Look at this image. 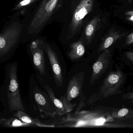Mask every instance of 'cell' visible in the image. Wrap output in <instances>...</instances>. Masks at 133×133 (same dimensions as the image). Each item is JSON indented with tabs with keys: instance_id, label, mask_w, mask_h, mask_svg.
I'll use <instances>...</instances> for the list:
<instances>
[{
	"instance_id": "obj_4",
	"label": "cell",
	"mask_w": 133,
	"mask_h": 133,
	"mask_svg": "<svg viewBox=\"0 0 133 133\" xmlns=\"http://www.w3.org/2000/svg\"><path fill=\"white\" fill-rule=\"evenodd\" d=\"M125 80V75L121 70L110 72L96 93L100 99L121 93V89Z\"/></svg>"
},
{
	"instance_id": "obj_9",
	"label": "cell",
	"mask_w": 133,
	"mask_h": 133,
	"mask_svg": "<svg viewBox=\"0 0 133 133\" xmlns=\"http://www.w3.org/2000/svg\"><path fill=\"white\" fill-rule=\"evenodd\" d=\"M33 95L36 104L41 113L47 117H54L57 114L46 93L35 87L33 90Z\"/></svg>"
},
{
	"instance_id": "obj_10",
	"label": "cell",
	"mask_w": 133,
	"mask_h": 133,
	"mask_svg": "<svg viewBox=\"0 0 133 133\" xmlns=\"http://www.w3.org/2000/svg\"><path fill=\"white\" fill-rule=\"evenodd\" d=\"M112 53L111 49L103 51L94 63L90 81L91 84H94L108 69L112 59Z\"/></svg>"
},
{
	"instance_id": "obj_15",
	"label": "cell",
	"mask_w": 133,
	"mask_h": 133,
	"mask_svg": "<svg viewBox=\"0 0 133 133\" xmlns=\"http://www.w3.org/2000/svg\"><path fill=\"white\" fill-rule=\"evenodd\" d=\"M127 34V32L121 33L115 30L111 31L102 41L99 46V52H103L108 49L117 39L122 38Z\"/></svg>"
},
{
	"instance_id": "obj_23",
	"label": "cell",
	"mask_w": 133,
	"mask_h": 133,
	"mask_svg": "<svg viewBox=\"0 0 133 133\" xmlns=\"http://www.w3.org/2000/svg\"><path fill=\"white\" fill-rule=\"evenodd\" d=\"M133 43V33L131 32L130 34H129L127 38L126 39L125 43L127 45H131Z\"/></svg>"
},
{
	"instance_id": "obj_22",
	"label": "cell",
	"mask_w": 133,
	"mask_h": 133,
	"mask_svg": "<svg viewBox=\"0 0 133 133\" xmlns=\"http://www.w3.org/2000/svg\"><path fill=\"white\" fill-rule=\"evenodd\" d=\"M126 15V19L127 21L133 23V11H127L124 14Z\"/></svg>"
},
{
	"instance_id": "obj_6",
	"label": "cell",
	"mask_w": 133,
	"mask_h": 133,
	"mask_svg": "<svg viewBox=\"0 0 133 133\" xmlns=\"http://www.w3.org/2000/svg\"><path fill=\"white\" fill-rule=\"evenodd\" d=\"M94 4V0H81L72 16L68 38H72L81 31L84 18L92 10Z\"/></svg>"
},
{
	"instance_id": "obj_12",
	"label": "cell",
	"mask_w": 133,
	"mask_h": 133,
	"mask_svg": "<svg viewBox=\"0 0 133 133\" xmlns=\"http://www.w3.org/2000/svg\"><path fill=\"white\" fill-rule=\"evenodd\" d=\"M44 87L49 97L51 103L56 110L57 114L62 116L70 112V111L65 104L59 99L57 98L56 97L54 92L50 86L47 85H45Z\"/></svg>"
},
{
	"instance_id": "obj_18",
	"label": "cell",
	"mask_w": 133,
	"mask_h": 133,
	"mask_svg": "<svg viewBox=\"0 0 133 133\" xmlns=\"http://www.w3.org/2000/svg\"><path fill=\"white\" fill-rule=\"evenodd\" d=\"M111 115L113 118L124 120L133 118V111L131 109L124 107L121 109L114 108L112 112Z\"/></svg>"
},
{
	"instance_id": "obj_1",
	"label": "cell",
	"mask_w": 133,
	"mask_h": 133,
	"mask_svg": "<svg viewBox=\"0 0 133 133\" xmlns=\"http://www.w3.org/2000/svg\"><path fill=\"white\" fill-rule=\"evenodd\" d=\"M114 108L98 106L88 110L67 114L59 120L55 127L67 128L104 127L108 128L130 127V125L121 120L112 117Z\"/></svg>"
},
{
	"instance_id": "obj_3",
	"label": "cell",
	"mask_w": 133,
	"mask_h": 133,
	"mask_svg": "<svg viewBox=\"0 0 133 133\" xmlns=\"http://www.w3.org/2000/svg\"><path fill=\"white\" fill-rule=\"evenodd\" d=\"M14 12L0 31V57L10 53L22 42L24 19Z\"/></svg>"
},
{
	"instance_id": "obj_17",
	"label": "cell",
	"mask_w": 133,
	"mask_h": 133,
	"mask_svg": "<svg viewBox=\"0 0 133 133\" xmlns=\"http://www.w3.org/2000/svg\"><path fill=\"white\" fill-rule=\"evenodd\" d=\"M84 42L82 40L71 43L70 45V51L68 56L72 60L79 59L82 57L85 51Z\"/></svg>"
},
{
	"instance_id": "obj_20",
	"label": "cell",
	"mask_w": 133,
	"mask_h": 133,
	"mask_svg": "<svg viewBox=\"0 0 133 133\" xmlns=\"http://www.w3.org/2000/svg\"><path fill=\"white\" fill-rule=\"evenodd\" d=\"M85 97L84 95L83 94V92H81V98H80V102L78 103V105L77 106L76 109L74 113H77L78 111H80L82 107H84L85 105Z\"/></svg>"
},
{
	"instance_id": "obj_14",
	"label": "cell",
	"mask_w": 133,
	"mask_h": 133,
	"mask_svg": "<svg viewBox=\"0 0 133 133\" xmlns=\"http://www.w3.org/2000/svg\"><path fill=\"white\" fill-rule=\"evenodd\" d=\"M100 21L99 16H96L88 23L85 29L84 42L88 45L91 43Z\"/></svg>"
},
{
	"instance_id": "obj_24",
	"label": "cell",
	"mask_w": 133,
	"mask_h": 133,
	"mask_svg": "<svg viewBox=\"0 0 133 133\" xmlns=\"http://www.w3.org/2000/svg\"><path fill=\"white\" fill-rule=\"evenodd\" d=\"M125 56L127 58L128 60L131 61V62H133V52L131 51H129V52H126L125 53Z\"/></svg>"
},
{
	"instance_id": "obj_16",
	"label": "cell",
	"mask_w": 133,
	"mask_h": 133,
	"mask_svg": "<svg viewBox=\"0 0 133 133\" xmlns=\"http://www.w3.org/2000/svg\"><path fill=\"white\" fill-rule=\"evenodd\" d=\"M14 116L25 123L31 124L32 126H38L44 127H55L54 124H48L40 122L39 120L33 119L27 114L25 111L21 110H17V112L14 114Z\"/></svg>"
},
{
	"instance_id": "obj_27",
	"label": "cell",
	"mask_w": 133,
	"mask_h": 133,
	"mask_svg": "<svg viewBox=\"0 0 133 133\" xmlns=\"http://www.w3.org/2000/svg\"><path fill=\"white\" fill-rule=\"evenodd\" d=\"M17 1H18V0H17Z\"/></svg>"
},
{
	"instance_id": "obj_26",
	"label": "cell",
	"mask_w": 133,
	"mask_h": 133,
	"mask_svg": "<svg viewBox=\"0 0 133 133\" xmlns=\"http://www.w3.org/2000/svg\"><path fill=\"white\" fill-rule=\"evenodd\" d=\"M127 1L129 2V3H131L133 2V0H127Z\"/></svg>"
},
{
	"instance_id": "obj_25",
	"label": "cell",
	"mask_w": 133,
	"mask_h": 133,
	"mask_svg": "<svg viewBox=\"0 0 133 133\" xmlns=\"http://www.w3.org/2000/svg\"><path fill=\"white\" fill-rule=\"evenodd\" d=\"M123 98L124 99H133V92H129L124 95L123 96Z\"/></svg>"
},
{
	"instance_id": "obj_13",
	"label": "cell",
	"mask_w": 133,
	"mask_h": 133,
	"mask_svg": "<svg viewBox=\"0 0 133 133\" xmlns=\"http://www.w3.org/2000/svg\"><path fill=\"white\" fill-rule=\"evenodd\" d=\"M40 0H18L11 11L18 12L22 16L31 12Z\"/></svg>"
},
{
	"instance_id": "obj_7",
	"label": "cell",
	"mask_w": 133,
	"mask_h": 133,
	"mask_svg": "<svg viewBox=\"0 0 133 133\" xmlns=\"http://www.w3.org/2000/svg\"><path fill=\"white\" fill-rule=\"evenodd\" d=\"M84 79V73L79 72L73 76L69 82L66 94L60 97L59 99L65 104L70 112L77 105L71 101L78 96L81 92Z\"/></svg>"
},
{
	"instance_id": "obj_11",
	"label": "cell",
	"mask_w": 133,
	"mask_h": 133,
	"mask_svg": "<svg viewBox=\"0 0 133 133\" xmlns=\"http://www.w3.org/2000/svg\"><path fill=\"white\" fill-rule=\"evenodd\" d=\"M44 48L46 52L54 76L56 84L58 87L62 86L63 83V72L60 65L57 55L50 45L44 41Z\"/></svg>"
},
{
	"instance_id": "obj_5",
	"label": "cell",
	"mask_w": 133,
	"mask_h": 133,
	"mask_svg": "<svg viewBox=\"0 0 133 133\" xmlns=\"http://www.w3.org/2000/svg\"><path fill=\"white\" fill-rule=\"evenodd\" d=\"M9 77L10 81L7 89V98L11 112L18 110L25 112L20 95L16 64H14L11 66L9 70Z\"/></svg>"
},
{
	"instance_id": "obj_2",
	"label": "cell",
	"mask_w": 133,
	"mask_h": 133,
	"mask_svg": "<svg viewBox=\"0 0 133 133\" xmlns=\"http://www.w3.org/2000/svg\"><path fill=\"white\" fill-rule=\"evenodd\" d=\"M61 0H40L31 12L23 16L24 29L22 42L35 38L49 24L60 7Z\"/></svg>"
},
{
	"instance_id": "obj_21",
	"label": "cell",
	"mask_w": 133,
	"mask_h": 133,
	"mask_svg": "<svg viewBox=\"0 0 133 133\" xmlns=\"http://www.w3.org/2000/svg\"><path fill=\"white\" fill-rule=\"evenodd\" d=\"M99 99H100L99 98L97 94L96 93H95L90 96V98L87 101L86 104L88 105H91Z\"/></svg>"
},
{
	"instance_id": "obj_8",
	"label": "cell",
	"mask_w": 133,
	"mask_h": 133,
	"mask_svg": "<svg viewBox=\"0 0 133 133\" xmlns=\"http://www.w3.org/2000/svg\"><path fill=\"white\" fill-rule=\"evenodd\" d=\"M29 42V50L32 57L34 65L40 74L43 76L46 71L44 39L39 36Z\"/></svg>"
},
{
	"instance_id": "obj_19",
	"label": "cell",
	"mask_w": 133,
	"mask_h": 133,
	"mask_svg": "<svg viewBox=\"0 0 133 133\" xmlns=\"http://www.w3.org/2000/svg\"><path fill=\"white\" fill-rule=\"evenodd\" d=\"M0 125L4 127H17L32 126L29 124L21 121L17 117H13L9 119H3L0 120Z\"/></svg>"
}]
</instances>
